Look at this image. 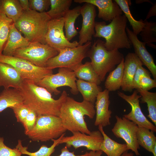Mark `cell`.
I'll list each match as a JSON object with an SVG mask.
<instances>
[{
    "label": "cell",
    "instance_id": "6da1fadb",
    "mask_svg": "<svg viewBox=\"0 0 156 156\" xmlns=\"http://www.w3.org/2000/svg\"><path fill=\"white\" fill-rule=\"evenodd\" d=\"M19 89L23 98V104L38 116H59L62 105L68 96L66 92L64 90L60 97L55 99L46 89L28 79L23 80Z\"/></svg>",
    "mask_w": 156,
    "mask_h": 156
},
{
    "label": "cell",
    "instance_id": "7a4b0ae2",
    "mask_svg": "<svg viewBox=\"0 0 156 156\" xmlns=\"http://www.w3.org/2000/svg\"><path fill=\"white\" fill-rule=\"evenodd\" d=\"M95 114L94 104L83 100L79 102L67 96L61 107L59 117L67 130L89 135L91 131L88 127L84 116L92 119Z\"/></svg>",
    "mask_w": 156,
    "mask_h": 156
},
{
    "label": "cell",
    "instance_id": "3957f363",
    "mask_svg": "<svg viewBox=\"0 0 156 156\" xmlns=\"http://www.w3.org/2000/svg\"><path fill=\"white\" fill-rule=\"evenodd\" d=\"M127 20L124 14L118 16L107 25L105 21L95 22V38L105 39L104 45L109 51L131 48L126 31Z\"/></svg>",
    "mask_w": 156,
    "mask_h": 156
},
{
    "label": "cell",
    "instance_id": "277c9868",
    "mask_svg": "<svg viewBox=\"0 0 156 156\" xmlns=\"http://www.w3.org/2000/svg\"><path fill=\"white\" fill-rule=\"evenodd\" d=\"M51 19L46 12L40 13L30 10L24 11L14 24L30 42L46 44L45 36Z\"/></svg>",
    "mask_w": 156,
    "mask_h": 156
},
{
    "label": "cell",
    "instance_id": "5b68a950",
    "mask_svg": "<svg viewBox=\"0 0 156 156\" xmlns=\"http://www.w3.org/2000/svg\"><path fill=\"white\" fill-rule=\"evenodd\" d=\"M104 43L99 39L95 40L87 55L101 82L104 81L107 74L114 70L124 58L123 55L118 49L108 51Z\"/></svg>",
    "mask_w": 156,
    "mask_h": 156
},
{
    "label": "cell",
    "instance_id": "8992f818",
    "mask_svg": "<svg viewBox=\"0 0 156 156\" xmlns=\"http://www.w3.org/2000/svg\"><path fill=\"white\" fill-rule=\"evenodd\" d=\"M66 130L59 116L39 115L35 127L26 135L34 141L47 142L58 139Z\"/></svg>",
    "mask_w": 156,
    "mask_h": 156
},
{
    "label": "cell",
    "instance_id": "52a82bcc",
    "mask_svg": "<svg viewBox=\"0 0 156 156\" xmlns=\"http://www.w3.org/2000/svg\"><path fill=\"white\" fill-rule=\"evenodd\" d=\"M92 44L88 42L75 48H66L60 51L56 56L47 61L46 67L53 70L64 68L74 71L87 57L88 52Z\"/></svg>",
    "mask_w": 156,
    "mask_h": 156
},
{
    "label": "cell",
    "instance_id": "ba28073f",
    "mask_svg": "<svg viewBox=\"0 0 156 156\" xmlns=\"http://www.w3.org/2000/svg\"><path fill=\"white\" fill-rule=\"evenodd\" d=\"M58 53L57 51L46 44L35 42L17 49L13 56L27 60L37 66L46 67L49 60Z\"/></svg>",
    "mask_w": 156,
    "mask_h": 156
},
{
    "label": "cell",
    "instance_id": "9c48e42d",
    "mask_svg": "<svg viewBox=\"0 0 156 156\" xmlns=\"http://www.w3.org/2000/svg\"><path fill=\"white\" fill-rule=\"evenodd\" d=\"M0 62L9 64L18 72L22 78L36 83L47 75L53 74V70L37 66L26 60L14 56L0 54Z\"/></svg>",
    "mask_w": 156,
    "mask_h": 156
},
{
    "label": "cell",
    "instance_id": "30bf717a",
    "mask_svg": "<svg viewBox=\"0 0 156 156\" xmlns=\"http://www.w3.org/2000/svg\"><path fill=\"white\" fill-rule=\"evenodd\" d=\"M77 78L74 71L64 68H60L55 74L47 75L36 83L46 89L51 93L60 94L61 91L58 88L67 86L70 88V91L74 95L78 94L76 84Z\"/></svg>",
    "mask_w": 156,
    "mask_h": 156
},
{
    "label": "cell",
    "instance_id": "8fae6325",
    "mask_svg": "<svg viewBox=\"0 0 156 156\" xmlns=\"http://www.w3.org/2000/svg\"><path fill=\"white\" fill-rule=\"evenodd\" d=\"M64 25V18L51 19L45 36L46 43L58 52L66 48H75L79 46L77 41L70 42L67 40L63 31Z\"/></svg>",
    "mask_w": 156,
    "mask_h": 156
},
{
    "label": "cell",
    "instance_id": "7c38bea8",
    "mask_svg": "<svg viewBox=\"0 0 156 156\" xmlns=\"http://www.w3.org/2000/svg\"><path fill=\"white\" fill-rule=\"evenodd\" d=\"M71 136H63L59 144L65 143L68 148L73 146L75 149L81 147H85L87 149L94 151L100 150V145L103 140L101 132L99 130L91 132L87 134L79 131L72 133Z\"/></svg>",
    "mask_w": 156,
    "mask_h": 156
},
{
    "label": "cell",
    "instance_id": "4fadbf2b",
    "mask_svg": "<svg viewBox=\"0 0 156 156\" xmlns=\"http://www.w3.org/2000/svg\"><path fill=\"white\" fill-rule=\"evenodd\" d=\"M116 122L112 129L116 137L123 139L126 142L128 150H131L137 156L140 155L138 149H140L136 138L138 126L125 118L115 116Z\"/></svg>",
    "mask_w": 156,
    "mask_h": 156
},
{
    "label": "cell",
    "instance_id": "5bb4252c",
    "mask_svg": "<svg viewBox=\"0 0 156 156\" xmlns=\"http://www.w3.org/2000/svg\"><path fill=\"white\" fill-rule=\"evenodd\" d=\"M138 93L136 90L130 95H127L122 92H117L118 96L127 102L131 107V112L124 115L123 117L132 121L138 127H144L155 132L156 126L147 119L142 111L139 103L141 96Z\"/></svg>",
    "mask_w": 156,
    "mask_h": 156
},
{
    "label": "cell",
    "instance_id": "9a60e30c",
    "mask_svg": "<svg viewBox=\"0 0 156 156\" xmlns=\"http://www.w3.org/2000/svg\"><path fill=\"white\" fill-rule=\"evenodd\" d=\"M96 7L91 3H84L81 7L80 14L82 17L81 30L79 32V45L91 42L95 33Z\"/></svg>",
    "mask_w": 156,
    "mask_h": 156
},
{
    "label": "cell",
    "instance_id": "2e32d148",
    "mask_svg": "<svg viewBox=\"0 0 156 156\" xmlns=\"http://www.w3.org/2000/svg\"><path fill=\"white\" fill-rule=\"evenodd\" d=\"M126 31L128 38L133 47L135 53L151 73L153 79L156 80V66L152 55L148 51L146 44L140 41L137 36L127 27Z\"/></svg>",
    "mask_w": 156,
    "mask_h": 156
},
{
    "label": "cell",
    "instance_id": "e0dca14e",
    "mask_svg": "<svg viewBox=\"0 0 156 156\" xmlns=\"http://www.w3.org/2000/svg\"><path fill=\"white\" fill-rule=\"evenodd\" d=\"M109 92L106 89L100 92L96 98L95 102L96 119L94 123L95 126L103 127L110 125V119L112 111L109 109L110 101Z\"/></svg>",
    "mask_w": 156,
    "mask_h": 156
},
{
    "label": "cell",
    "instance_id": "ac0fdd59",
    "mask_svg": "<svg viewBox=\"0 0 156 156\" xmlns=\"http://www.w3.org/2000/svg\"><path fill=\"white\" fill-rule=\"evenodd\" d=\"M74 2L79 3H88L94 5L98 10V18L105 21H111L122 14V10L114 0H74Z\"/></svg>",
    "mask_w": 156,
    "mask_h": 156
},
{
    "label": "cell",
    "instance_id": "d6986e66",
    "mask_svg": "<svg viewBox=\"0 0 156 156\" xmlns=\"http://www.w3.org/2000/svg\"><path fill=\"white\" fill-rule=\"evenodd\" d=\"M124 64L121 88L123 91L131 92L133 89V80L137 68L139 65L143 64L135 53H129L124 58Z\"/></svg>",
    "mask_w": 156,
    "mask_h": 156
},
{
    "label": "cell",
    "instance_id": "ffe728a7",
    "mask_svg": "<svg viewBox=\"0 0 156 156\" xmlns=\"http://www.w3.org/2000/svg\"><path fill=\"white\" fill-rule=\"evenodd\" d=\"M24 79L11 65L0 62V86L4 89H19Z\"/></svg>",
    "mask_w": 156,
    "mask_h": 156
},
{
    "label": "cell",
    "instance_id": "44dd1931",
    "mask_svg": "<svg viewBox=\"0 0 156 156\" xmlns=\"http://www.w3.org/2000/svg\"><path fill=\"white\" fill-rule=\"evenodd\" d=\"M30 43L22 35L13 23L10 26L9 36L2 53L6 56H13L17 49L26 47Z\"/></svg>",
    "mask_w": 156,
    "mask_h": 156
},
{
    "label": "cell",
    "instance_id": "7402d4cb",
    "mask_svg": "<svg viewBox=\"0 0 156 156\" xmlns=\"http://www.w3.org/2000/svg\"><path fill=\"white\" fill-rule=\"evenodd\" d=\"M99 130L103 135V140L100 147V150L107 156H121L128 151L126 144L118 143L110 138L105 132L103 127L98 126Z\"/></svg>",
    "mask_w": 156,
    "mask_h": 156
},
{
    "label": "cell",
    "instance_id": "603a6c76",
    "mask_svg": "<svg viewBox=\"0 0 156 156\" xmlns=\"http://www.w3.org/2000/svg\"><path fill=\"white\" fill-rule=\"evenodd\" d=\"M21 103H23V99L18 89H4L0 93V113L8 108Z\"/></svg>",
    "mask_w": 156,
    "mask_h": 156
},
{
    "label": "cell",
    "instance_id": "cb8c5ba5",
    "mask_svg": "<svg viewBox=\"0 0 156 156\" xmlns=\"http://www.w3.org/2000/svg\"><path fill=\"white\" fill-rule=\"evenodd\" d=\"M79 92L81 94L83 100L94 104L99 93L102 91V88L95 83L80 79L76 80Z\"/></svg>",
    "mask_w": 156,
    "mask_h": 156
},
{
    "label": "cell",
    "instance_id": "d4e9b609",
    "mask_svg": "<svg viewBox=\"0 0 156 156\" xmlns=\"http://www.w3.org/2000/svg\"><path fill=\"white\" fill-rule=\"evenodd\" d=\"M81 7L79 5L71 10L70 9L63 17L65 36L69 41L78 34V32L75 28V24L77 18L80 15Z\"/></svg>",
    "mask_w": 156,
    "mask_h": 156
},
{
    "label": "cell",
    "instance_id": "484cf974",
    "mask_svg": "<svg viewBox=\"0 0 156 156\" xmlns=\"http://www.w3.org/2000/svg\"><path fill=\"white\" fill-rule=\"evenodd\" d=\"M124 58L114 70L109 72L105 82V89L109 92L119 90L122 84L124 66Z\"/></svg>",
    "mask_w": 156,
    "mask_h": 156
},
{
    "label": "cell",
    "instance_id": "4316f807",
    "mask_svg": "<svg viewBox=\"0 0 156 156\" xmlns=\"http://www.w3.org/2000/svg\"><path fill=\"white\" fill-rule=\"evenodd\" d=\"M0 11L12 19L14 23L24 12L18 0H1Z\"/></svg>",
    "mask_w": 156,
    "mask_h": 156
},
{
    "label": "cell",
    "instance_id": "83f0119b",
    "mask_svg": "<svg viewBox=\"0 0 156 156\" xmlns=\"http://www.w3.org/2000/svg\"><path fill=\"white\" fill-rule=\"evenodd\" d=\"M136 135L139 145L152 153L156 144V137L154 132L146 128L138 127Z\"/></svg>",
    "mask_w": 156,
    "mask_h": 156
},
{
    "label": "cell",
    "instance_id": "f1b7e54d",
    "mask_svg": "<svg viewBox=\"0 0 156 156\" xmlns=\"http://www.w3.org/2000/svg\"><path fill=\"white\" fill-rule=\"evenodd\" d=\"M76 77L78 79L95 83L99 85L101 81L93 69L90 62L82 64L74 71Z\"/></svg>",
    "mask_w": 156,
    "mask_h": 156
},
{
    "label": "cell",
    "instance_id": "f546056e",
    "mask_svg": "<svg viewBox=\"0 0 156 156\" xmlns=\"http://www.w3.org/2000/svg\"><path fill=\"white\" fill-rule=\"evenodd\" d=\"M114 1L119 6L122 12L124 13L127 20L132 27L133 32L137 36L140 34L145 24L142 19L137 21L132 16L129 7V5L131 4L130 0H115Z\"/></svg>",
    "mask_w": 156,
    "mask_h": 156
},
{
    "label": "cell",
    "instance_id": "4dcf8cb0",
    "mask_svg": "<svg viewBox=\"0 0 156 156\" xmlns=\"http://www.w3.org/2000/svg\"><path fill=\"white\" fill-rule=\"evenodd\" d=\"M65 133L63 134L58 139L51 140L53 142V144L49 147L45 145H42L39 149L37 151L31 152L27 150L28 148L23 146L22 141L19 140L16 147L18 148L21 152L22 154L28 155L29 156H50L55 151V147L58 145L59 142L62 137L64 136Z\"/></svg>",
    "mask_w": 156,
    "mask_h": 156
},
{
    "label": "cell",
    "instance_id": "1f68e13d",
    "mask_svg": "<svg viewBox=\"0 0 156 156\" xmlns=\"http://www.w3.org/2000/svg\"><path fill=\"white\" fill-rule=\"evenodd\" d=\"M50 9L47 14L51 19L63 18L72 3V0H50Z\"/></svg>",
    "mask_w": 156,
    "mask_h": 156
},
{
    "label": "cell",
    "instance_id": "d6a6232c",
    "mask_svg": "<svg viewBox=\"0 0 156 156\" xmlns=\"http://www.w3.org/2000/svg\"><path fill=\"white\" fill-rule=\"evenodd\" d=\"M141 96L140 102L147 104L149 114L147 117L156 125V93L139 89L137 90Z\"/></svg>",
    "mask_w": 156,
    "mask_h": 156
},
{
    "label": "cell",
    "instance_id": "836d02e7",
    "mask_svg": "<svg viewBox=\"0 0 156 156\" xmlns=\"http://www.w3.org/2000/svg\"><path fill=\"white\" fill-rule=\"evenodd\" d=\"M13 21L0 11V54L7 40Z\"/></svg>",
    "mask_w": 156,
    "mask_h": 156
},
{
    "label": "cell",
    "instance_id": "e575fe53",
    "mask_svg": "<svg viewBox=\"0 0 156 156\" xmlns=\"http://www.w3.org/2000/svg\"><path fill=\"white\" fill-rule=\"evenodd\" d=\"M144 21L145 25L140 34L143 42L148 45L156 42V23L145 20Z\"/></svg>",
    "mask_w": 156,
    "mask_h": 156
},
{
    "label": "cell",
    "instance_id": "d590c367",
    "mask_svg": "<svg viewBox=\"0 0 156 156\" xmlns=\"http://www.w3.org/2000/svg\"><path fill=\"white\" fill-rule=\"evenodd\" d=\"M38 115L34 111L30 109L27 116L22 124L26 135L34 127L36 122Z\"/></svg>",
    "mask_w": 156,
    "mask_h": 156
},
{
    "label": "cell",
    "instance_id": "8d00e7d4",
    "mask_svg": "<svg viewBox=\"0 0 156 156\" xmlns=\"http://www.w3.org/2000/svg\"><path fill=\"white\" fill-rule=\"evenodd\" d=\"M29 7L40 13L46 12L50 6V0H29Z\"/></svg>",
    "mask_w": 156,
    "mask_h": 156
},
{
    "label": "cell",
    "instance_id": "74e56055",
    "mask_svg": "<svg viewBox=\"0 0 156 156\" xmlns=\"http://www.w3.org/2000/svg\"><path fill=\"white\" fill-rule=\"evenodd\" d=\"M17 121L22 123L28 114L30 109L23 103L17 105L12 107Z\"/></svg>",
    "mask_w": 156,
    "mask_h": 156
},
{
    "label": "cell",
    "instance_id": "f35d334b",
    "mask_svg": "<svg viewBox=\"0 0 156 156\" xmlns=\"http://www.w3.org/2000/svg\"><path fill=\"white\" fill-rule=\"evenodd\" d=\"M22 155L17 148H11L5 145L4 138L0 136V156H21Z\"/></svg>",
    "mask_w": 156,
    "mask_h": 156
},
{
    "label": "cell",
    "instance_id": "ab89813d",
    "mask_svg": "<svg viewBox=\"0 0 156 156\" xmlns=\"http://www.w3.org/2000/svg\"><path fill=\"white\" fill-rule=\"evenodd\" d=\"M142 64L139 65L134 75L133 82V89L136 90L140 89L139 81L141 78L145 75H150V71L142 66Z\"/></svg>",
    "mask_w": 156,
    "mask_h": 156
},
{
    "label": "cell",
    "instance_id": "60d3db41",
    "mask_svg": "<svg viewBox=\"0 0 156 156\" xmlns=\"http://www.w3.org/2000/svg\"><path fill=\"white\" fill-rule=\"evenodd\" d=\"M151 75H145L143 76L139 81L140 89L148 91L156 87V80L152 79Z\"/></svg>",
    "mask_w": 156,
    "mask_h": 156
},
{
    "label": "cell",
    "instance_id": "b9f144b4",
    "mask_svg": "<svg viewBox=\"0 0 156 156\" xmlns=\"http://www.w3.org/2000/svg\"><path fill=\"white\" fill-rule=\"evenodd\" d=\"M61 151L60 154L58 156H88V152H86L83 155H76L75 154L74 152H70L66 146L63 148L61 149Z\"/></svg>",
    "mask_w": 156,
    "mask_h": 156
},
{
    "label": "cell",
    "instance_id": "7bdbcfd3",
    "mask_svg": "<svg viewBox=\"0 0 156 156\" xmlns=\"http://www.w3.org/2000/svg\"><path fill=\"white\" fill-rule=\"evenodd\" d=\"M151 8L146 17L145 20L150 18L152 16H156V3L153 4Z\"/></svg>",
    "mask_w": 156,
    "mask_h": 156
},
{
    "label": "cell",
    "instance_id": "ee69618b",
    "mask_svg": "<svg viewBox=\"0 0 156 156\" xmlns=\"http://www.w3.org/2000/svg\"><path fill=\"white\" fill-rule=\"evenodd\" d=\"M20 5L24 11H27L31 10L28 0H18Z\"/></svg>",
    "mask_w": 156,
    "mask_h": 156
},
{
    "label": "cell",
    "instance_id": "f6af8a7d",
    "mask_svg": "<svg viewBox=\"0 0 156 156\" xmlns=\"http://www.w3.org/2000/svg\"><path fill=\"white\" fill-rule=\"evenodd\" d=\"M102 152L100 150L96 151H90L88 152V156H101Z\"/></svg>",
    "mask_w": 156,
    "mask_h": 156
},
{
    "label": "cell",
    "instance_id": "bcb514c9",
    "mask_svg": "<svg viewBox=\"0 0 156 156\" xmlns=\"http://www.w3.org/2000/svg\"><path fill=\"white\" fill-rule=\"evenodd\" d=\"M127 151L124 153L121 156H133L134 154L132 152H128Z\"/></svg>",
    "mask_w": 156,
    "mask_h": 156
},
{
    "label": "cell",
    "instance_id": "7dc6e473",
    "mask_svg": "<svg viewBox=\"0 0 156 156\" xmlns=\"http://www.w3.org/2000/svg\"><path fill=\"white\" fill-rule=\"evenodd\" d=\"M153 156H156V144H155L154 146L153 151L152 153Z\"/></svg>",
    "mask_w": 156,
    "mask_h": 156
},
{
    "label": "cell",
    "instance_id": "c3c4849f",
    "mask_svg": "<svg viewBox=\"0 0 156 156\" xmlns=\"http://www.w3.org/2000/svg\"><path fill=\"white\" fill-rule=\"evenodd\" d=\"M1 0H0V2H1Z\"/></svg>",
    "mask_w": 156,
    "mask_h": 156
},
{
    "label": "cell",
    "instance_id": "681fc988",
    "mask_svg": "<svg viewBox=\"0 0 156 156\" xmlns=\"http://www.w3.org/2000/svg\"><path fill=\"white\" fill-rule=\"evenodd\" d=\"M0 87H1L0 86Z\"/></svg>",
    "mask_w": 156,
    "mask_h": 156
}]
</instances>
